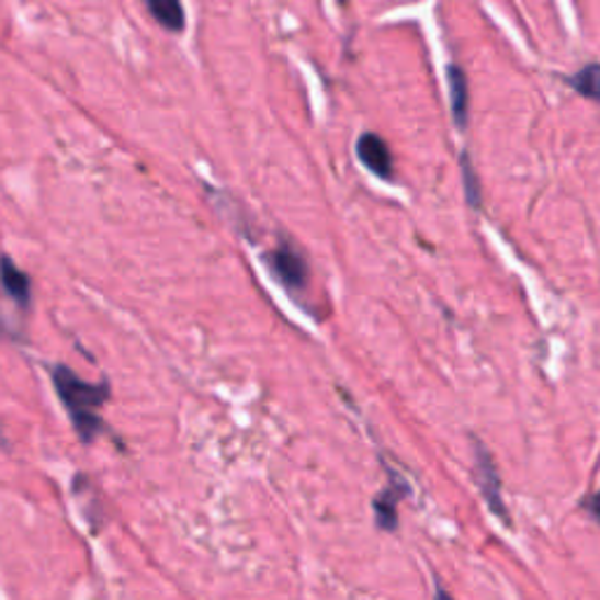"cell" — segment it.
I'll return each instance as SVG.
<instances>
[{"label": "cell", "mask_w": 600, "mask_h": 600, "mask_svg": "<svg viewBox=\"0 0 600 600\" xmlns=\"http://www.w3.org/2000/svg\"><path fill=\"white\" fill-rule=\"evenodd\" d=\"M53 385L80 441L92 443L104 432V420L99 418V408L111 399L109 383H88L76 371L59 364L53 369Z\"/></svg>", "instance_id": "1"}, {"label": "cell", "mask_w": 600, "mask_h": 600, "mask_svg": "<svg viewBox=\"0 0 600 600\" xmlns=\"http://www.w3.org/2000/svg\"><path fill=\"white\" fill-rule=\"evenodd\" d=\"M265 261L270 272L286 288H301L307 284V278H310V270H307L303 253L286 242L280 245L274 251H270L265 256Z\"/></svg>", "instance_id": "2"}, {"label": "cell", "mask_w": 600, "mask_h": 600, "mask_svg": "<svg viewBox=\"0 0 600 600\" xmlns=\"http://www.w3.org/2000/svg\"><path fill=\"white\" fill-rule=\"evenodd\" d=\"M476 482H478V486H482V493L486 497L490 511L497 519L509 523V513L505 509L502 490H500V474H497V469L493 465V457L484 449V445H476Z\"/></svg>", "instance_id": "3"}, {"label": "cell", "mask_w": 600, "mask_h": 600, "mask_svg": "<svg viewBox=\"0 0 600 600\" xmlns=\"http://www.w3.org/2000/svg\"><path fill=\"white\" fill-rule=\"evenodd\" d=\"M356 158L362 160V165L371 171V174H375L378 179H385V181L392 179V169H394L392 152L378 134L369 132V134L359 136Z\"/></svg>", "instance_id": "4"}, {"label": "cell", "mask_w": 600, "mask_h": 600, "mask_svg": "<svg viewBox=\"0 0 600 600\" xmlns=\"http://www.w3.org/2000/svg\"><path fill=\"white\" fill-rule=\"evenodd\" d=\"M0 284H3L5 294L14 298L16 305H31V278L24 270L16 268L10 256H0Z\"/></svg>", "instance_id": "5"}, {"label": "cell", "mask_w": 600, "mask_h": 600, "mask_svg": "<svg viewBox=\"0 0 600 600\" xmlns=\"http://www.w3.org/2000/svg\"><path fill=\"white\" fill-rule=\"evenodd\" d=\"M449 88H451V111L460 129L469 123V82L460 66H449Z\"/></svg>", "instance_id": "6"}, {"label": "cell", "mask_w": 600, "mask_h": 600, "mask_svg": "<svg viewBox=\"0 0 600 600\" xmlns=\"http://www.w3.org/2000/svg\"><path fill=\"white\" fill-rule=\"evenodd\" d=\"M406 486L401 488H394L389 486L381 497H375L373 500V513H375V523H378V528L387 530V533H392V530H397V505L401 497L406 495Z\"/></svg>", "instance_id": "7"}, {"label": "cell", "mask_w": 600, "mask_h": 600, "mask_svg": "<svg viewBox=\"0 0 600 600\" xmlns=\"http://www.w3.org/2000/svg\"><path fill=\"white\" fill-rule=\"evenodd\" d=\"M144 3L160 26H165L167 31H183L185 12L181 0H144Z\"/></svg>", "instance_id": "8"}, {"label": "cell", "mask_w": 600, "mask_h": 600, "mask_svg": "<svg viewBox=\"0 0 600 600\" xmlns=\"http://www.w3.org/2000/svg\"><path fill=\"white\" fill-rule=\"evenodd\" d=\"M570 84L577 94L596 101L598 99V64H589L587 68H581L577 76L570 78Z\"/></svg>", "instance_id": "9"}, {"label": "cell", "mask_w": 600, "mask_h": 600, "mask_svg": "<svg viewBox=\"0 0 600 600\" xmlns=\"http://www.w3.org/2000/svg\"><path fill=\"white\" fill-rule=\"evenodd\" d=\"M462 179H465V188H467V202L474 210H478V204H482V195H478V183H476L474 169H472V162L467 156H462Z\"/></svg>", "instance_id": "10"}]
</instances>
